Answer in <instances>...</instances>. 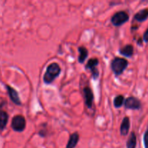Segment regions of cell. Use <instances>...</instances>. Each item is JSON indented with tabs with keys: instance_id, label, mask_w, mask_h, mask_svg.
Listing matches in <instances>:
<instances>
[{
	"instance_id": "277c9868",
	"label": "cell",
	"mask_w": 148,
	"mask_h": 148,
	"mask_svg": "<svg viewBox=\"0 0 148 148\" xmlns=\"http://www.w3.org/2000/svg\"><path fill=\"white\" fill-rule=\"evenodd\" d=\"M12 128L14 131L17 132H22L25 130L26 127V121L24 116L21 115H17L13 117L12 120Z\"/></svg>"
},
{
	"instance_id": "5bb4252c",
	"label": "cell",
	"mask_w": 148,
	"mask_h": 148,
	"mask_svg": "<svg viewBox=\"0 0 148 148\" xmlns=\"http://www.w3.org/2000/svg\"><path fill=\"white\" fill-rule=\"evenodd\" d=\"M78 51H79V56H78V62L80 64H83L85 62V59L88 58V51L84 46H79L78 48Z\"/></svg>"
},
{
	"instance_id": "8fae6325",
	"label": "cell",
	"mask_w": 148,
	"mask_h": 148,
	"mask_svg": "<svg viewBox=\"0 0 148 148\" xmlns=\"http://www.w3.org/2000/svg\"><path fill=\"white\" fill-rule=\"evenodd\" d=\"M119 53L126 57H132L134 54V46L131 44H127L123 48L120 49Z\"/></svg>"
},
{
	"instance_id": "9a60e30c",
	"label": "cell",
	"mask_w": 148,
	"mask_h": 148,
	"mask_svg": "<svg viewBox=\"0 0 148 148\" xmlns=\"http://www.w3.org/2000/svg\"><path fill=\"white\" fill-rule=\"evenodd\" d=\"M137 147V136L134 132L130 134L127 142V148H136Z\"/></svg>"
},
{
	"instance_id": "6da1fadb",
	"label": "cell",
	"mask_w": 148,
	"mask_h": 148,
	"mask_svg": "<svg viewBox=\"0 0 148 148\" xmlns=\"http://www.w3.org/2000/svg\"><path fill=\"white\" fill-rule=\"evenodd\" d=\"M61 67L57 63H52L46 68V71L43 75V82L46 84H51L60 75Z\"/></svg>"
},
{
	"instance_id": "2e32d148",
	"label": "cell",
	"mask_w": 148,
	"mask_h": 148,
	"mask_svg": "<svg viewBox=\"0 0 148 148\" xmlns=\"http://www.w3.org/2000/svg\"><path fill=\"white\" fill-rule=\"evenodd\" d=\"M124 103V97L121 95H117V96L114 98V106L116 107V108H118L122 106Z\"/></svg>"
},
{
	"instance_id": "5b68a950",
	"label": "cell",
	"mask_w": 148,
	"mask_h": 148,
	"mask_svg": "<svg viewBox=\"0 0 148 148\" xmlns=\"http://www.w3.org/2000/svg\"><path fill=\"white\" fill-rule=\"evenodd\" d=\"M98 63H99L98 59L97 58H93V59H89L85 66V69L90 70L92 77L93 79H97L99 77V71L96 67L98 65Z\"/></svg>"
},
{
	"instance_id": "ac0fdd59",
	"label": "cell",
	"mask_w": 148,
	"mask_h": 148,
	"mask_svg": "<svg viewBox=\"0 0 148 148\" xmlns=\"http://www.w3.org/2000/svg\"><path fill=\"white\" fill-rule=\"evenodd\" d=\"M143 40L145 42V43H148V28L145 30V32L143 34Z\"/></svg>"
},
{
	"instance_id": "30bf717a",
	"label": "cell",
	"mask_w": 148,
	"mask_h": 148,
	"mask_svg": "<svg viewBox=\"0 0 148 148\" xmlns=\"http://www.w3.org/2000/svg\"><path fill=\"white\" fill-rule=\"evenodd\" d=\"M130 129V118L127 116L124 117L121 122V127H120V133L122 136H126L128 134L129 131Z\"/></svg>"
},
{
	"instance_id": "52a82bcc",
	"label": "cell",
	"mask_w": 148,
	"mask_h": 148,
	"mask_svg": "<svg viewBox=\"0 0 148 148\" xmlns=\"http://www.w3.org/2000/svg\"><path fill=\"white\" fill-rule=\"evenodd\" d=\"M83 95L84 99H85V104L86 107L89 109H91L93 106V101H94V95L92 92V90L90 88L86 86L84 87L83 88Z\"/></svg>"
},
{
	"instance_id": "9c48e42d",
	"label": "cell",
	"mask_w": 148,
	"mask_h": 148,
	"mask_svg": "<svg viewBox=\"0 0 148 148\" xmlns=\"http://www.w3.org/2000/svg\"><path fill=\"white\" fill-rule=\"evenodd\" d=\"M148 19V8L143 9L136 13L134 16V20L138 23H143Z\"/></svg>"
},
{
	"instance_id": "7c38bea8",
	"label": "cell",
	"mask_w": 148,
	"mask_h": 148,
	"mask_svg": "<svg viewBox=\"0 0 148 148\" xmlns=\"http://www.w3.org/2000/svg\"><path fill=\"white\" fill-rule=\"evenodd\" d=\"M79 140V136L77 132H75L71 134L70 137L69 139L67 145H66V148H75L77 145L78 142Z\"/></svg>"
},
{
	"instance_id": "7a4b0ae2",
	"label": "cell",
	"mask_w": 148,
	"mask_h": 148,
	"mask_svg": "<svg viewBox=\"0 0 148 148\" xmlns=\"http://www.w3.org/2000/svg\"><path fill=\"white\" fill-rule=\"evenodd\" d=\"M128 64L129 62L126 59L116 57L114 58V60L111 62V67L113 72L116 76H119V75H121L124 72V70L128 66Z\"/></svg>"
},
{
	"instance_id": "8992f818",
	"label": "cell",
	"mask_w": 148,
	"mask_h": 148,
	"mask_svg": "<svg viewBox=\"0 0 148 148\" xmlns=\"http://www.w3.org/2000/svg\"><path fill=\"white\" fill-rule=\"evenodd\" d=\"M124 106L127 109L140 110L142 107L141 101L135 97H129L124 101Z\"/></svg>"
},
{
	"instance_id": "ba28073f",
	"label": "cell",
	"mask_w": 148,
	"mask_h": 148,
	"mask_svg": "<svg viewBox=\"0 0 148 148\" xmlns=\"http://www.w3.org/2000/svg\"><path fill=\"white\" fill-rule=\"evenodd\" d=\"M6 88H7V92H8V95L10 100H11L15 105L21 106L22 102L21 101H20L18 92H17V90H16L15 89H14L13 88H12L11 86H10V85H6Z\"/></svg>"
},
{
	"instance_id": "e0dca14e",
	"label": "cell",
	"mask_w": 148,
	"mask_h": 148,
	"mask_svg": "<svg viewBox=\"0 0 148 148\" xmlns=\"http://www.w3.org/2000/svg\"><path fill=\"white\" fill-rule=\"evenodd\" d=\"M143 143L145 148H148V130L145 131L143 135Z\"/></svg>"
},
{
	"instance_id": "3957f363",
	"label": "cell",
	"mask_w": 148,
	"mask_h": 148,
	"mask_svg": "<svg viewBox=\"0 0 148 148\" xmlns=\"http://www.w3.org/2000/svg\"><path fill=\"white\" fill-rule=\"evenodd\" d=\"M130 19V15L125 11H119L114 14L111 17V23L114 26H121L127 23Z\"/></svg>"
},
{
	"instance_id": "4fadbf2b",
	"label": "cell",
	"mask_w": 148,
	"mask_h": 148,
	"mask_svg": "<svg viewBox=\"0 0 148 148\" xmlns=\"http://www.w3.org/2000/svg\"><path fill=\"white\" fill-rule=\"evenodd\" d=\"M9 116L6 111L0 110V130L2 131L5 129L8 122Z\"/></svg>"
}]
</instances>
